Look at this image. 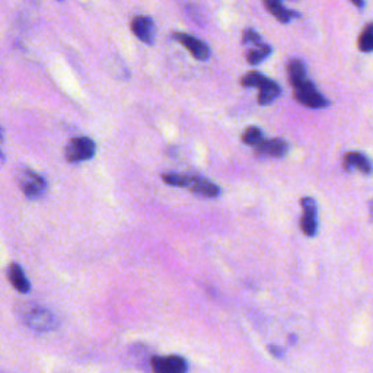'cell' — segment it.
Wrapping results in <instances>:
<instances>
[{
	"label": "cell",
	"instance_id": "obj_1",
	"mask_svg": "<svg viewBox=\"0 0 373 373\" xmlns=\"http://www.w3.org/2000/svg\"><path fill=\"white\" fill-rule=\"evenodd\" d=\"M24 322L29 330L41 334L56 331L58 328V318L56 317V313L44 306H34L28 309L24 315Z\"/></svg>",
	"mask_w": 373,
	"mask_h": 373
},
{
	"label": "cell",
	"instance_id": "obj_2",
	"mask_svg": "<svg viewBox=\"0 0 373 373\" xmlns=\"http://www.w3.org/2000/svg\"><path fill=\"white\" fill-rule=\"evenodd\" d=\"M17 181L25 197L29 200H38L47 190L46 180L31 169H21L17 175Z\"/></svg>",
	"mask_w": 373,
	"mask_h": 373
},
{
	"label": "cell",
	"instance_id": "obj_3",
	"mask_svg": "<svg viewBox=\"0 0 373 373\" xmlns=\"http://www.w3.org/2000/svg\"><path fill=\"white\" fill-rule=\"evenodd\" d=\"M293 89H295V99L297 102H301L305 107H309L313 110H321L330 106V101H328L324 95H321L317 91L315 85L308 79L297 86H295Z\"/></svg>",
	"mask_w": 373,
	"mask_h": 373
},
{
	"label": "cell",
	"instance_id": "obj_4",
	"mask_svg": "<svg viewBox=\"0 0 373 373\" xmlns=\"http://www.w3.org/2000/svg\"><path fill=\"white\" fill-rule=\"evenodd\" d=\"M97 152V146L95 142L89 138H76L72 139L65 151V156L67 159V162L70 163H78V162H83V160H89L91 158H94Z\"/></svg>",
	"mask_w": 373,
	"mask_h": 373
},
{
	"label": "cell",
	"instance_id": "obj_5",
	"mask_svg": "<svg viewBox=\"0 0 373 373\" xmlns=\"http://www.w3.org/2000/svg\"><path fill=\"white\" fill-rule=\"evenodd\" d=\"M151 367L155 373H187L188 365L180 356H154Z\"/></svg>",
	"mask_w": 373,
	"mask_h": 373
},
{
	"label": "cell",
	"instance_id": "obj_6",
	"mask_svg": "<svg viewBox=\"0 0 373 373\" xmlns=\"http://www.w3.org/2000/svg\"><path fill=\"white\" fill-rule=\"evenodd\" d=\"M304 215L301 219V228L306 236H315L318 231V208L317 203L310 197L302 199Z\"/></svg>",
	"mask_w": 373,
	"mask_h": 373
},
{
	"label": "cell",
	"instance_id": "obj_7",
	"mask_svg": "<svg viewBox=\"0 0 373 373\" xmlns=\"http://www.w3.org/2000/svg\"><path fill=\"white\" fill-rule=\"evenodd\" d=\"M178 42L183 44V46L192 54L194 58H197L200 62H204L210 56V49L206 42L200 41L199 38L188 35V34H183V33H175L172 35Z\"/></svg>",
	"mask_w": 373,
	"mask_h": 373
},
{
	"label": "cell",
	"instance_id": "obj_8",
	"mask_svg": "<svg viewBox=\"0 0 373 373\" xmlns=\"http://www.w3.org/2000/svg\"><path fill=\"white\" fill-rule=\"evenodd\" d=\"M188 176H190L188 188L192 191V194H196V196H200L203 199H216L220 196V188L212 181H208L206 178L197 175H188Z\"/></svg>",
	"mask_w": 373,
	"mask_h": 373
},
{
	"label": "cell",
	"instance_id": "obj_9",
	"mask_svg": "<svg viewBox=\"0 0 373 373\" xmlns=\"http://www.w3.org/2000/svg\"><path fill=\"white\" fill-rule=\"evenodd\" d=\"M131 31L144 44H154L156 29L155 22L149 17H136L131 21Z\"/></svg>",
	"mask_w": 373,
	"mask_h": 373
},
{
	"label": "cell",
	"instance_id": "obj_10",
	"mask_svg": "<svg viewBox=\"0 0 373 373\" xmlns=\"http://www.w3.org/2000/svg\"><path fill=\"white\" fill-rule=\"evenodd\" d=\"M288 152V143L280 139H272V140H263L256 146V154L258 156H273V158H281Z\"/></svg>",
	"mask_w": 373,
	"mask_h": 373
},
{
	"label": "cell",
	"instance_id": "obj_11",
	"mask_svg": "<svg viewBox=\"0 0 373 373\" xmlns=\"http://www.w3.org/2000/svg\"><path fill=\"white\" fill-rule=\"evenodd\" d=\"M8 279L10 281V285L13 286V289L19 292V293H28L31 290V283H29L24 268L17 264L12 263L8 268Z\"/></svg>",
	"mask_w": 373,
	"mask_h": 373
},
{
	"label": "cell",
	"instance_id": "obj_12",
	"mask_svg": "<svg viewBox=\"0 0 373 373\" xmlns=\"http://www.w3.org/2000/svg\"><path fill=\"white\" fill-rule=\"evenodd\" d=\"M264 5L268 9V12H270L277 21L283 24H288L290 22V19L299 17V13L297 12L286 9L285 6H283V0H264Z\"/></svg>",
	"mask_w": 373,
	"mask_h": 373
},
{
	"label": "cell",
	"instance_id": "obj_13",
	"mask_svg": "<svg viewBox=\"0 0 373 373\" xmlns=\"http://www.w3.org/2000/svg\"><path fill=\"white\" fill-rule=\"evenodd\" d=\"M342 162H345V165L347 169H351V168H356L359 169L365 174H370L372 172V163L370 160L359 154V152H350V154H346L345 158H342Z\"/></svg>",
	"mask_w": 373,
	"mask_h": 373
},
{
	"label": "cell",
	"instance_id": "obj_14",
	"mask_svg": "<svg viewBox=\"0 0 373 373\" xmlns=\"http://www.w3.org/2000/svg\"><path fill=\"white\" fill-rule=\"evenodd\" d=\"M281 94L280 86L274 82L268 79L261 88H260V94H258V103L260 106H270L273 103Z\"/></svg>",
	"mask_w": 373,
	"mask_h": 373
},
{
	"label": "cell",
	"instance_id": "obj_15",
	"mask_svg": "<svg viewBox=\"0 0 373 373\" xmlns=\"http://www.w3.org/2000/svg\"><path fill=\"white\" fill-rule=\"evenodd\" d=\"M288 73H289V81L293 88L306 81V67L299 58H293V60L289 62Z\"/></svg>",
	"mask_w": 373,
	"mask_h": 373
},
{
	"label": "cell",
	"instance_id": "obj_16",
	"mask_svg": "<svg viewBox=\"0 0 373 373\" xmlns=\"http://www.w3.org/2000/svg\"><path fill=\"white\" fill-rule=\"evenodd\" d=\"M272 54V47L267 46V44H263L257 50H249L247 54V60L249 65H258L261 63L264 58Z\"/></svg>",
	"mask_w": 373,
	"mask_h": 373
},
{
	"label": "cell",
	"instance_id": "obj_17",
	"mask_svg": "<svg viewBox=\"0 0 373 373\" xmlns=\"http://www.w3.org/2000/svg\"><path fill=\"white\" fill-rule=\"evenodd\" d=\"M267 81H268V78H265L263 73L249 72L241 79V85L247 86V88H258L260 89Z\"/></svg>",
	"mask_w": 373,
	"mask_h": 373
},
{
	"label": "cell",
	"instance_id": "obj_18",
	"mask_svg": "<svg viewBox=\"0 0 373 373\" xmlns=\"http://www.w3.org/2000/svg\"><path fill=\"white\" fill-rule=\"evenodd\" d=\"M162 180L165 184L171 185V187H188L190 184V176L187 175H181V174H163Z\"/></svg>",
	"mask_w": 373,
	"mask_h": 373
},
{
	"label": "cell",
	"instance_id": "obj_19",
	"mask_svg": "<svg viewBox=\"0 0 373 373\" xmlns=\"http://www.w3.org/2000/svg\"><path fill=\"white\" fill-rule=\"evenodd\" d=\"M242 142L256 147L260 142H263V131L258 127H249L242 134Z\"/></svg>",
	"mask_w": 373,
	"mask_h": 373
},
{
	"label": "cell",
	"instance_id": "obj_20",
	"mask_svg": "<svg viewBox=\"0 0 373 373\" xmlns=\"http://www.w3.org/2000/svg\"><path fill=\"white\" fill-rule=\"evenodd\" d=\"M359 49L365 53L373 51V34L366 31V29L359 37Z\"/></svg>",
	"mask_w": 373,
	"mask_h": 373
},
{
	"label": "cell",
	"instance_id": "obj_21",
	"mask_svg": "<svg viewBox=\"0 0 373 373\" xmlns=\"http://www.w3.org/2000/svg\"><path fill=\"white\" fill-rule=\"evenodd\" d=\"M242 41H244V44H254V46H257V47H260V46H263V44H264L263 40H261V37L256 31H254V29H251V28L245 29Z\"/></svg>",
	"mask_w": 373,
	"mask_h": 373
},
{
	"label": "cell",
	"instance_id": "obj_22",
	"mask_svg": "<svg viewBox=\"0 0 373 373\" xmlns=\"http://www.w3.org/2000/svg\"><path fill=\"white\" fill-rule=\"evenodd\" d=\"M268 349H270V353H272L273 356H276L277 359H283V356H285V351H283V350H281L280 347H277V346H270Z\"/></svg>",
	"mask_w": 373,
	"mask_h": 373
},
{
	"label": "cell",
	"instance_id": "obj_23",
	"mask_svg": "<svg viewBox=\"0 0 373 373\" xmlns=\"http://www.w3.org/2000/svg\"><path fill=\"white\" fill-rule=\"evenodd\" d=\"M351 2H353L357 8H363V0H351Z\"/></svg>",
	"mask_w": 373,
	"mask_h": 373
},
{
	"label": "cell",
	"instance_id": "obj_24",
	"mask_svg": "<svg viewBox=\"0 0 373 373\" xmlns=\"http://www.w3.org/2000/svg\"><path fill=\"white\" fill-rule=\"evenodd\" d=\"M366 31H369L370 34H373V24H370V25L366 26Z\"/></svg>",
	"mask_w": 373,
	"mask_h": 373
},
{
	"label": "cell",
	"instance_id": "obj_25",
	"mask_svg": "<svg viewBox=\"0 0 373 373\" xmlns=\"http://www.w3.org/2000/svg\"><path fill=\"white\" fill-rule=\"evenodd\" d=\"M370 219L373 220V201L370 203Z\"/></svg>",
	"mask_w": 373,
	"mask_h": 373
},
{
	"label": "cell",
	"instance_id": "obj_26",
	"mask_svg": "<svg viewBox=\"0 0 373 373\" xmlns=\"http://www.w3.org/2000/svg\"><path fill=\"white\" fill-rule=\"evenodd\" d=\"M290 342H292V345H295V342H296V337L295 335H290Z\"/></svg>",
	"mask_w": 373,
	"mask_h": 373
}]
</instances>
